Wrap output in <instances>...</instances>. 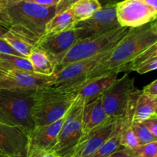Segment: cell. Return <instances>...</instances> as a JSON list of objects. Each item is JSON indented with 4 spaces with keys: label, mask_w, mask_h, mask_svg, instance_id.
<instances>
[{
    "label": "cell",
    "mask_w": 157,
    "mask_h": 157,
    "mask_svg": "<svg viewBox=\"0 0 157 157\" xmlns=\"http://www.w3.org/2000/svg\"><path fill=\"white\" fill-rule=\"evenodd\" d=\"M156 41L157 31L152 22L130 28L127 35L97 64L89 80L109 73L127 71V66Z\"/></svg>",
    "instance_id": "obj_1"
},
{
    "label": "cell",
    "mask_w": 157,
    "mask_h": 157,
    "mask_svg": "<svg viewBox=\"0 0 157 157\" xmlns=\"http://www.w3.org/2000/svg\"><path fill=\"white\" fill-rule=\"evenodd\" d=\"M12 19L9 30L35 47L45 35L46 25L55 15V6L45 7L25 0L7 6Z\"/></svg>",
    "instance_id": "obj_2"
},
{
    "label": "cell",
    "mask_w": 157,
    "mask_h": 157,
    "mask_svg": "<svg viewBox=\"0 0 157 157\" xmlns=\"http://www.w3.org/2000/svg\"><path fill=\"white\" fill-rule=\"evenodd\" d=\"M78 98L76 92L51 87L36 90L32 110L35 126L52 124L66 115Z\"/></svg>",
    "instance_id": "obj_3"
},
{
    "label": "cell",
    "mask_w": 157,
    "mask_h": 157,
    "mask_svg": "<svg viewBox=\"0 0 157 157\" xmlns=\"http://www.w3.org/2000/svg\"><path fill=\"white\" fill-rule=\"evenodd\" d=\"M35 91L0 88V121L29 134L35 127L32 114Z\"/></svg>",
    "instance_id": "obj_4"
},
{
    "label": "cell",
    "mask_w": 157,
    "mask_h": 157,
    "mask_svg": "<svg viewBox=\"0 0 157 157\" xmlns=\"http://www.w3.org/2000/svg\"><path fill=\"white\" fill-rule=\"evenodd\" d=\"M130 29L129 27H121L104 35L79 40L60 59L56 66V70L71 63L107 53L120 42Z\"/></svg>",
    "instance_id": "obj_5"
},
{
    "label": "cell",
    "mask_w": 157,
    "mask_h": 157,
    "mask_svg": "<svg viewBox=\"0 0 157 157\" xmlns=\"http://www.w3.org/2000/svg\"><path fill=\"white\" fill-rule=\"evenodd\" d=\"M84 101L77 98L66 113L55 147L50 152L61 157H71L83 136L82 113Z\"/></svg>",
    "instance_id": "obj_6"
},
{
    "label": "cell",
    "mask_w": 157,
    "mask_h": 157,
    "mask_svg": "<svg viewBox=\"0 0 157 157\" xmlns=\"http://www.w3.org/2000/svg\"><path fill=\"white\" fill-rule=\"evenodd\" d=\"M134 78L126 73L117 78L101 96L107 114L115 120H122L133 100L141 93L135 87Z\"/></svg>",
    "instance_id": "obj_7"
},
{
    "label": "cell",
    "mask_w": 157,
    "mask_h": 157,
    "mask_svg": "<svg viewBox=\"0 0 157 157\" xmlns=\"http://www.w3.org/2000/svg\"><path fill=\"white\" fill-rule=\"evenodd\" d=\"M107 53L75 61L56 70L53 75V87L74 92L88 81L97 64Z\"/></svg>",
    "instance_id": "obj_8"
},
{
    "label": "cell",
    "mask_w": 157,
    "mask_h": 157,
    "mask_svg": "<svg viewBox=\"0 0 157 157\" xmlns=\"http://www.w3.org/2000/svg\"><path fill=\"white\" fill-rule=\"evenodd\" d=\"M121 27L117 17L116 4H108L103 6L90 18L77 21L74 29L81 40L104 35Z\"/></svg>",
    "instance_id": "obj_9"
},
{
    "label": "cell",
    "mask_w": 157,
    "mask_h": 157,
    "mask_svg": "<svg viewBox=\"0 0 157 157\" xmlns=\"http://www.w3.org/2000/svg\"><path fill=\"white\" fill-rule=\"evenodd\" d=\"M116 13L122 27L136 28L152 22L157 11L142 0H123L116 4Z\"/></svg>",
    "instance_id": "obj_10"
},
{
    "label": "cell",
    "mask_w": 157,
    "mask_h": 157,
    "mask_svg": "<svg viewBox=\"0 0 157 157\" xmlns=\"http://www.w3.org/2000/svg\"><path fill=\"white\" fill-rule=\"evenodd\" d=\"M64 117L45 125L35 126L28 134L27 157H35L41 152H48L55 147Z\"/></svg>",
    "instance_id": "obj_11"
},
{
    "label": "cell",
    "mask_w": 157,
    "mask_h": 157,
    "mask_svg": "<svg viewBox=\"0 0 157 157\" xmlns=\"http://www.w3.org/2000/svg\"><path fill=\"white\" fill-rule=\"evenodd\" d=\"M54 84V76L39 75L22 70L8 71L0 78V88L12 90H38Z\"/></svg>",
    "instance_id": "obj_12"
},
{
    "label": "cell",
    "mask_w": 157,
    "mask_h": 157,
    "mask_svg": "<svg viewBox=\"0 0 157 157\" xmlns=\"http://www.w3.org/2000/svg\"><path fill=\"white\" fill-rule=\"evenodd\" d=\"M79 41L75 29L58 33L45 34L35 47L44 51L57 66L61 58Z\"/></svg>",
    "instance_id": "obj_13"
},
{
    "label": "cell",
    "mask_w": 157,
    "mask_h": 157,
    "mask_svg": "<svg viewBox=\"0 0 157 157\" xmlns=\"http://www.w3.org/2000/svg\"><path fill=\"white\" fill-rule=\"evenodd\" d=\"M28 133L0 121V150L8 157H27Z\"/></svg>",
    "instance_id": "obj_14"
},
{
    "label": "cell",
    "mask_w": 157,
    "mask_h": 157,
    "mask_svg": "<svg viewBox=\"0 0 157 157\" xmlns=\"http://www.w3.org/2000/svg\"><path fill=\"white\" fill-rule=\"evenodd\" d=\"M121 122V120H112L84 135L77 146L71 157H90L115 133Z\"/></svg>",
    "instance_id": "obj_15"
},
{
    "label": "cell",
    "mask_w": 157,
    "mask_h": 157,
    "mask_svg": "<svg viewBox=\"0 0 157 157\" xmlns=\"http://www.w3.org/2000/svg\"><path fill=\"white\" fill-rule=\"evenodd\" d=\"M118 75V73L113 72L90 79L74 92H76L78 98H81L85 104H88L98 98H101L103 94L117 79Z\"/></svg>",
    "instance_id": "obj_16"
},
{
    "label": "cell",
    "mask_w": 157,
    "mask_h": 157,
    "mask_svg": "<svg viewBox=\"0 0 157 157\" xmlns=\"http://www.w3.org/2000/svg\"><path fill=\"white\" fill-rule=\"evenodd\" d=\"M112 120L106 112L101 98L84 104L82 113L83 136L94 129L104 125Z\"/></svg>",
    "instance_id": "obj_17"
},
{
    "label": "cell",
    "mask_w": 157,
    "mask_h": 157,
    "mask_svg": "<svg viewBox=\"0 0 157 157\" xmlns=\"http://www.w3.org/2000/svg\"><path fill=\"white\" fill-rule=\"evenodd\" d=\"M28 59L30 61L35 73L48 76H51L55 74L56 65L53 60L44 51L34 47L33 50L28 56Z\"/></svg>",
    "instance_id": "obj_18"
},
{
    "label": "cell",
    "mask_w": 157,
    "mask_h": 157,
    "mask_svg": "<svg viewBox=\"0 0 157 157\" xmlns=\"http://www.w3.org/2000/svg\"><path fill=\"white\" fill-rule=\"evenodd\" d=\"M157 96H151L141 91L137 98L135 107L133 122H143L156 114Z\"/></svg>",
    "instance_id": "obj_19"
},
{
    "label": "cell",
    "mask_w": 157,
    "mask_h": 157,
    "mask_svg": "<svg viewBox=\"0 0 157 157\" xmlns=\"http://www.w3.org/2000/svg\"><path fill=\"white\" fill-rule=\"evenodd\" d=\"M77 22L71 9L55 14L46 25L45 34L58 33L74 29Z\"/></svg>",
    "instance_id": "obj_20"
},
{
    "label": "cell",
    "mask_w": 157,
    "mask_h": 157,
    "mask_svg": "<svg viewBox=\"0 0 157 157\" xmlns=\"http://www.w3.org/2000/svg\"><path fill=\"white\" fill-rule=\"evenodd\" d=\"M0 67L5 71L22 70L34 72L30 61L25 57L0 53Z\"/></svg>",
    "instance_id": "obj_21"
},
{
    "label": "cell",
    "mask_w": 157,
    "mask_h": 157,
    "mask_svg": "<svg viewBox=\"0 0 157 157\" xmlns=\"http://www.w3.org/2000/svg\"><path fill=\"white\" fill-rule=\"evenodd\" d=\"M101 7L98 0H78L71 9L76 21H79L91 17Z\"/></svg>",
    "instance_id": "obj_22"
},
{
    "label": "cell",
    "mask_w": 157,
    "mask_h": 157,
    "mask_svg": "<svg viewBox=\"0 0 157 157\" xmlns=\"http://www.w3.org/2000/svg\"><path fill=\"white\" fill-rule=\"evenodd\" d=\"M124 147L121 144V122L115 133L90 157H108Z\"/></svg>",
    "instance_id": "obj_23"
},
{
    "label": "cell",
    "mask_w": 157,
    "mask_h": 157,
    "mask_svg": "<svg viewBox=\"0 0 157 157\" xmlns=\"http://www.w3.org/2000/svg\"><path fill=\"white\" fill-rule=\"evenodd\" d=\"M3 38L22 57L28 58L29 54L34 48V46L32 44L23 40L20 37L15 35L9 30H8V32L5 34Z\"/></svg>",
    "instance_id": "obj_24"
},
{
    "label": "cell",
    "mask_w": 157,
    "mask_h": 157,
    "mask_svg": "<svg viewBox=\"0 0 157 157\" xmlns=\"http://www.w3.org/2000/svg\"><path fill=\"white\" fill-rule=\"evenodd\" d=\"M132 128H133L136 137L138 138V140H139L140 145H144V144H147L157 140L156 136L142 122H133L132 124Z\"/></svg>",
    "instance_id": "obj_25"
},
{
    "label": "cell",
    "mask_w": 157,
    "mask_h": 157,
    "mask_svg": "<svg viewBox=\"0 0 157 157\" xmlns=\"http://www.w3.org/2000/svg\"><path fill=\"white\" fill-rule=\"evenodd\" d=\"M156 56H157V41L155 44H153V45L150 46L148 49H147L145 52H143L137 58H135L133 61H132L127 66V71H133L135 67H136L138 65L142 64L143 62Z\"/></svg>",
    "instance_id": "obj_26"
},
{
    "label": "cell",
    "mask_w": 157,
    "mask_h": 157,
    "mask_svg": "<svg viewBox=\"0 0 157 157\" xmlns=\"http://www.w3.org/2000/svg\"><path fill=\"white\" fill-rule=\"evenodd\" d=\"M130 150L137 157H157V140Z\"/></svg>",
    "instance_id": "obj_27"
},
{
    "label": "cell",
    "mask_w": 157,
    "mask_h": 157,
    "mask_svg": "<svg viewBox=\"0 0 157 157\" xmlns=\"http://www.w3.org/2000/svg\"><path fill=\"white\" fill-rule=\"evenodd\" d=\"M157 69V56L150 58L147 60L142 64L138 65L137 67L133 69V71L137 72L140 75H144V74L148 73L152 71L156 70Z\"/></svg>",
    "instance_id": "obj_28"
},
{
    "label": "cell",
    "mask_w": 157,
    "mask_h": 157,
    "mask_svg": "<svg viewBox=\"0 0 157 157\" xmlns=\"http://www.w3.org/2000/svg\"><path fill=\"white\" fill-rule=\"evenodd\" d=\"M0 25L9 29L12 25V19L8 12L7 7L0 5Z\"/></svg>",
    "instance_id": "obj_29"
},
{
    "label": "cell",
    "mask_w": 157,
    "mask_h": 157,
    "mask_svg": "<svg viewBox=\"0 0 157 157\" xmlns=\"http://www.w3.org/2000/svg\"><path fill=\"white\" fill-rule=\"evenodd\" d=\"M78 1V0H59L55 6V14L61 13L71 9L72 6Z\"/></svg>",
    "instance_id": "obj_30"
},
{
    "label": "cell",
    "mask_w": 157,
    "mask_h": 157,
    "mask_svg": "<svg viewBox=\"0 0 157 157\" xmlns=\"http://www.w3.org/2000/svg\"><path fill=\"white\" fill-rule=\"evenodd\" d=\"M142 123L157 138V114L153 115L150 118L143 121Z\"/></svg>",
    "instance_id": "obj_31"
},
{
    "label": "cell",
    "mask_w": 157,
    "mask_h": 157,
    "mask_svg": "<svg viewBox=\"0 0 157 157\" xmlns=\"http://www.w3.org/2000/svg\"><path fill=\"white\" fill-rule=\"evenodd\" d=\"M0 53L9 54V55H15L21 56L3 38H0Z\"/></svg>",
    "instance_id": "obj_32"
},
{
    "label": "cell",
    "mask_w": 157,
    "mask_h": 157,
    "mask_svg": "<svg viewBox=\"0 0 157 157\" xmlns=\"http://www.w3.org/2000/svg\"><path fill=\"white\" fill-rule=\"evenodd\" d=\"M142 91L151 96H157V79L144 87Z\"/></svg>",
    "instance_id": "obj_33"
},
{
    "label": "cell",
    "mask_w": 157,
    "mask_h": 157,
    "mask_svg": "<svg viewBox=\"0 0 157 157\" xmlns=\"http://www.w3.org/2000/svg\"><path fill=\"white\" fill-rule=\"evenodd\" d=\"M108 157H137L135 156L130 150L124 148L122 150H120L118 151L115 152L113 154H111Z\"/></svg>",
    "instance_id": "obj_34"
},
{
    "label": "cell",
    "mask_w": 157,
    "mask_h": 157,
    "mask_svg": "<svg viewBox=\"0 0 157 157\" xmlns=\"http://www.w3.org/2000/svg\"><path fill=\"white\" fill-rule=\"evenodd\" d=\"M25 1L37 3L45 7H52V6H56L59 0H25Z\"/></svg>",
    "instance_id": "obj_35"
},
{
    "label": "cell",
    "mask_w": 157,
    "mask_h": 157,
    "mask_svg": "<svg viewBox=\"0 0 157 157\" xmlns=\"http://www.w3.org/2000/svg\"><path fill=\"white\" fill-rule=\"evenodd\" d=\"M35 157H61L52 152H41V153L37 154Z\"/></svg>",
    "instance_id": "obj_36"
},
{
    "label": "cell",
    "mask_w": 157,
    "mask_h": 157,
    "mask_svg": "<svg viewBox=\"0 0 157 157\" xmlns=\"http://www.w3.org/2000/svg\"><path fill=\"white\" fill-rule=\"evenodd\" d=\"M21 1H23V0H0V5L7 7L8 6H10L14 3L19 2Z\"/></svg>",
    "instance_id": "obj_37"
},
{
    "label": "cell",
    "mask_w": 157,
    "mask_h": 157,
    "mask_svg": "<svg viewBox=\"0 0 157 157\" xmlns=\"http://www.w3.org/2000/svg\"><path fill=\"white\" fill-rule=\"evenodd\" d=\"M98 1L100 2L101 6H103L108 4H117V2L123 1V0H98Z\"/></svg>",
    "instance_id": "obj_38"
},
{
    "label": "cell",
    "mask_w": 157,
    "mask_h": 157,
    "mask_svg": "<svg viewBox=\"0 0 157 157\" xmlns=\"http://www.w3.org/2000/svg\"><path fill=\"white\" fill-rule=\"evenodd\" d=\"M142 1L157 11V0H142Z\"/></svg>",
    "instance_id": "obj_39"
},
{
    "label": "cell",
    "mask_w": 157,
    "mask_h": 157,
    "mask_svg": "<svg viewBox=\"0 0 157 157\" xmlns=\"http://www.w3.org/2000/svg\"><path fill=\"white\" fill-rule=\"evenodd\" d=\"M8 30H9V29L2 25H0V38H3V36L8 32Z\"/></svg>",
    "instance_id": "obj_40"
},
{
    "label": "cell",
    "mask_w": 157,
    "mask_h": 157,
    "mask_svg": "<svg viewBox=\"0 0 157 157\" xmlns=\"http://www.w3.org/2000/svg\"><path fill=\"white\" fill-rule=\"evenodd\" d=\"M6 73H7V71H5L4 69H2L1 67H0V78H2L3 76H5V75H6Z\"/></svg>",
    "instance_id": "obj_41"
},
{
    "label": "cell",
    "mask_w": 157,
    "mask_h": 157,
    "mask_svg": "<svg viewBox=\"0 0 157 157\" xmlns=\"http://www.w3.org/2000/svg\"><path fill=\"white\" fill-rule=\"evenodd\" d=\"M152 25H153V27H154L155 29L157 31V16H156V18H155L153 21H152Z\"/></svg>",
    "instance_id": "obj_42"
},
{
    "label": "cell",
    "mask_w": 157,
    "mask_h": 157,
    "mask_svg": "<svg viewBox=\"0 0 157 157\" xmlns=\"http://www.w3.org/2000/svg\"><path fill=\"white\" fill-rule=\"evenodd\" d=\"M0 156H4V155L2 154V153L1 152V150H0Z\"/></svg>",
    "instance_id": "obj_43"
},
{
    "label": "cell",
    "mask_w": 157,
    "mask_h": 157,
    "mask_svg": "<svg viewBox=\"0 0 157 157\" xmlns=\"http://www.w3.org/2000/svg\"><path fill=\"white\" fill-rule=\"evenodd\" d=\"M0 157H8V156H0Z\"/></svg>",
    "instance_id": "obj_44"
},
{
    "label": "cell",
    "mask_w": 157,
    "mask_h": 157,
    "mask_svg": "<svg viewBox=\"0 0 157 157\" xmlns=\"http://www.w3.org/2000/svg\"><path fill=\"white\" fill-rule=\"evenodd\" d=\"M156 114H157V109H156Z\"/></svg>",
    "instance_id": "obj_45"
}]
</instances>
